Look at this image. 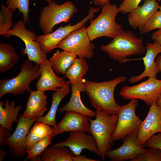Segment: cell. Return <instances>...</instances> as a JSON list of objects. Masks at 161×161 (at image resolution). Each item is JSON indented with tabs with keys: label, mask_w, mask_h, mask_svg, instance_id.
<instances>
[{
	"label": "cell",
	"mask_w": 161,
	"mask_h": 161,
	"mask_svg": "<svg viewBox=\"0 0 161 161\" xmlns=\"http://www.w3.org/2000/svg\"><path fill=\"white\" fill-rule=\"evenodd\" d=\"M126 78L119 76L110 80L100 82L83 79L84 92L89 97L91 106L96 110L110 115L117 114L121 107L115 101L114 92L116 86L124 82Z\"/></svg>",
	"instance_id": "6da1fadb"
},
{
	"label": "cell",
	"mask_w": 161,
	"mask_h": 161,
	"mask_svg": "<svg viewBox=\"0 0 161 161\" xmlns=\"http://www.w3.org/2000/svg\"><path fill=\"white\" fill-rule=\"evenodd\" d=\"M101 49L120 64L126 62L130 56L143 54L146 52L143 39L129 30H123L109 44L102 46Z\"/></svg>",
	"instance_id": "7a4b0ae2"
},
{
	"label": "cell",
	"mask_w": 161,
	"mask_h": 161,
	"mask_svg": "<svg viewBox=\"0 0 161 161\" xmlns=\"http://www.w3.org/2000/svg\"><path fill=\"white\" fill-rule=\"evenodd\" d=\"M95 112V119L88 117L89 123L88 132L95 140L99 156L104 160L106 154L114 145L112 135L117 123L118 114L110 115L103 111L96 110Z\"/></svg>",
	"instance_id": "3957f363"
},
{
	"label": "cell",
	"mask_w": 161,
	"mask_h": 161,
	"mask_svg": "<svg viewBox=\"0 0 161 161\" xmlns=\"http://www.w3.org/2000/svg\"><path fill=\"white\" fill-rule=\"evenodd\" d=\"M118 12V6L109 2L102 7L100 15L95 19H91L90 25L86 28L91 41L102 37L113 38L123 30L115 21Z\"/></svg>",
	"instance_id": "277c9868"
},
{
	"label": "cell",
	"mask_w": 161,
	"mask_h": 161,
	"mask_svg": "<svg viewBox=\"0 0 161 161\" xmlns=\"http://www.w3.org/2000/svg\"><path fill=\"white\" fill-rule=\"evenodd\" d=\"M41 75L39 65H33L32 61L28 59L26 60L16 76L10 79L0 80V98L7 93L17 95L26 91L30 93L32 91L30 88L31 82L39 79Z\"/></svg>",
	"instance_id": "5b68a950"
},
{
	"label": "cell",
	"mask_w": 161,
	"mask_h": 161,
	"mask_svg": "<svg viewBox=\"0 0 161 161\" xmlns=\"http://www.w3.org/2000/svg\"><path fill=\"white\" fill-rule=\"evenodd\" d=\"M48 2L42 9L39 21V26L44 34L52 32L54 27L58 24L68 23L78 10L70 1L61 4L53 0Z\"/></svg>",
	"instance_id": "8992f818"
},
{
	"label": "cell",
	"mask_w": 161,
	"mask_h": 161,
	"mask_svg": "<svg viewBox=\"0 0 161 161\" xmlns=\"http://www.w3.org/2000/svg\"><path fill=\"white\" fill-rule=\"evenodd\" d=\"M25 24L23 20L18 21L4 37L9 38L15 36L20 38L24 43V53L27 55L28 59L35 64L40 65L47 59V54L41 50L34 32L26 28Z\"/></svg>",
	"instance_id": "52a82bcc"
},
{
	"label": "cell",
	"mask_w": 161,
	"mask_h": 161,
	"mask_svg": "<svg viewBox=\"0 0 161 161\" xmlns=\"http://www.w3.org/2000/svg\"><path fill=\"white\" fill-rule=\"evenodd\" d=\"M138 105L137 99H133L121 106L117 113V123L112 135L113 142L123 139L129 134L139 130L142 121L136 114Z\"/></svg>",
	"instance_id": "ba28073f"
},
{
	"label": "cell",
	"mask_w": 161,
	"mask_h": 161,
	"mask_svg": "<svg viewBox=\"0 0 161 161\" xmlns=\"http://www.w3.org/2000/svg\"><path fill=\"white\" fill-rule=\"evenodd\" d=\"M86 28L83 26L71 32L58 45L57 48L75 54L79 58L90 59L94 55V44L91 42Z\"/></svg>",
	"instance_id": "9c48e42d"
},
{
	"label": "cell",
	"mask_w": 161,
	"mask_h": 161,
	"mask_svg": "<svg viewBox=\"0 0 161 161\" xmlns=\"http://www.w3.org/2000/svg\"><path fill=\"white\" fill-rule=\"evenodd\" d=\"M119 93L125 99H140L150 106L161 94V80L148 78L147 80L135 85L123 86Z\"/></svg>",
	"instance_id": "30bf717a"
},
{
	"label": "cell",
	"mask_w": 161,
	"mask_h": 161,
	"mask_svg": "<svg viewBox=\"0 0 161 161\" xmlns=\"http://www.w3.org/2000/svg\"><path fill=\"white\" fill-rule=\"evenodd\" d=\"M100 8L90 7L86 16L74 25L69 24L64 27L61 25L54 32L37 36V39L41 50L47 54L57 48L58 44L70 33L84 26L89 20L94 18L95 13L98 11Z\"/></svg>",
	"instance_id": "8fae6325"
},
{
	"label": "cell",
	"mask_w": 161,
	"mask_h": 161,
	"mask_svg": "<svg viewBox=\"0 0 161 161\" xmlns=\"http://www.w3.org/2000/svg\"><path fill=\"white\" fill-rule=\"evenodd\" d=\"M36 120H30L20 116L14 131L10 136L5 139L6 143L13 157L18 159L27 153V137Z\"/></svg>",
	"instance_id": "7c38bea8"
},
{
	"label": "cell",
	"mask_w": 161,
	"mask_h": 161,
	"mask_svg": "<svg viewBox=\"0 0 161 161\" xmlns=\"http://www.w3.org/2000/svg\"><path fill=\"white\" fill-rule=\"evenodd\" d=\"M138 131L131 132L123 139L122 144L119 147L107 153L106 157L112 161H123L132 160L145 152L147 149L144 148L138 142Z\"/></svg>",
	"instance_id": "4fadbf2b"
},
{
	"label": "cell",
	"mask_w": 161,
	"mask_h": 161,
	"mask_svg": "<svg viewBox=\"0 0 161 161\" xmlns=\"http://www.w3.org/2000/svg\"><path fill=\"white\" fill-rule=\"evenodd\" d=\"M157 133L161 134V108L156 101L150 106L146 117L141 124L137 141L145 147L148 139Z\"/></svg>",
	"instance_id": "5bb4252c"
},
{
	"label": "cell",
	"mask_w": 161,
	"mask_h": 161,
	"mask_svg": "<svg viewBox=\"0 0 161 161\" xmlns=\"http://www.w3.org/2000/svg\"><path fill=\"white\" fill-rule=\"evenodd\" d=\"M85 133L80 131H70L66 140L54 144L52 147L67 146L75 156L80 155L84 149H87L99 156L97 145L94 138L92 135H87Z\"/></svg>",
	"instance_id": "9a60e30c"
},
{
	"label": "cell",
	"mask_w": 161,
	"mask_h": 161,
	"mask_svg": "<svg viewBox=\"0 0 161 161\" xmlns=\"http://www.w3.org/2000/svg\"><path fill=\"white\" fill-rule=\"evenodd\" d=\"M88 117L81 113L67 111L61 121L52 128L53 137L65 132H88Z\"/></svg>",
	"instance_id": "2e32d148"
},
{
	"label": "cell",
	"mask_w": 161,
	"mask_h": 161,
	"mask_svg": "<svg viewBox=\"0 0 161 161\" xmlns=\"http://www.w3.org/2000/svg\"><path fill=\"white\" fill-rule=\"evenodd\" d=\"M159 3L157 0H145L142 5L128 13L127 20L129 25L135 30L138 28L142 33L146 23L159 9Z\"/></svg>",
	"instance_id": "e0dca14e"
},
{
	"label": "cell",
	"mask_w": 161,
	"mask_h": 161,
	"mask_svg": "<svg viewBox=\"0 0 161 161\" xmlns=\"http://www.w3.org/2000/svg\"><path fill=\"white\" fill-rule=\"evenodd\" d=\"M146 52L145 56L142 58L145 69L140 75H133L129 79V81L131 83L138 82L145 77L157 78L159 72L157 66L155 59L157 55L161 53L160 45L157 42L148 43L145 47Z\"/></svg>",
	"instance_id": "ac0fdd59"
},
{
	"label": "cell",
	"mask_w": 161,
	"mask_h": 161,
	"mask_svg": "<svg viewBox=\"0 0 161 161\" xmlns=\"http://www.w3.org/2000/svg\"><path fill=\"white\" fill-rule=\"evenodd\" d=\"M41 75L36 84L37 90L45 92L55 91L57 89L66 84L67 81L55 73L49 60L47 59L39 65Z\"/></svg>",
	"instance_id": "d6986e66"
},
{
	"label": "cell",
	"mask_w": 161,
	"mask_h": 161,
	"mask_svg": "<svg viewBox=\"0 0 161 161\" xmlns=\"http://www.w3.org/2000/svg\"><path fill=\"white\" fill-rule=\"evenodd\" d=\"M83 79L74 84H71L72 93L70 99L65 105L58 109V112L72 111L81 113L89 117H95V112L86 107L81 101L80 92H84Z\"/></svg>",
	"instance_id": "ffe728a7"
},
{
	"label": "cell",
	"mask_w": 161,
	"mask_h": 161,
	"mask_svg": "<svg viewBox=\"0 0 161 161\" xmlns=\"http://www.w3.org/2000/svg\"><path fill=\"white\" fill-rule=\"evenodd\" d=\"M47 96L44 92L37 90L32 91L24 113L20 116L30 120L36 119L47 110Z\"/></svg>",
	"instance_id": "44dd1931"
},
{
	"label": "cell",
	"mask_w": 161,
	"mask_h": 161,
	"mask_svg": "<svg viewBox=\"0 0 161 161\" xmlns=\"http://www.w3.org/2000/svg\"><path fill=\"white\" fill-rule=\"evenodd\" d=\"M70 83L68 82L57 89L52 95V103L50 109L45 116H40L35 122L42 123L53 126L57 125L55 117L58 106L63 99L71 91Z\"/></svg>",
	"instance_id": "7402d4cb"
},
{
	"label": "cell",
	"mask_w": 161,
	"mask_h": 161,
	"mask_svg": "<svg viewBox=\"0 0 161 161\" xmlns=\"http://www.w3.org/2000/svg\"><path fill=\"white\" fill-rule=\"evenodd\" d=\"M15 103L11 101L10 103L7 100L5 103L0 102V125L3 128L12 131V124L13 122H18L19 112L21 108V105L15 106Z\"/></svg>",
	"instance_id": "603a6c76"
},
{
	"label": "cell",
	"mask_w": 161,
	"mask_h": 161,
	"mask_svg": "<svg viewBox=\"0 0 161 161\" xmlns=\"http://www.w3.org/2000/svg\"><path fill=\"white\" fill-rule=\"evenodd\" d=\"M76 58V55L73 53L58 50L49 60L54 71L64 75Z\"/></svg>",
	"instance_id": "cb8c5ba5"
},
{
	"label": "cell",
	"mask_w": 161,
	"mask_h": 161,
	"mask_svg": "<svg viewBox=\"0 0 161 161\" xmlns=\"http://www.w3.org/2000/svg\"><path fill=\"white\" fill-rule=\"evenodd\" d=\"M42 161H74L75 155L66 146L47 147L41 154Z\"/></svg>",
	"instance_id": "d4e9b609"
},
{
	"label": "cell",
	"mask_w": 161,
	"mask_h": 161,
	"mask_svg": "<svg viewBox=\"0 0 161 161\" xmlns=\"http://www.w3.org/2000/svg\"><path fill=\"white\" fill-rule=\"evenodd\" d=\"M19 58L13 47L8 44L0 43V72H6L18 61Z\"/></svg>",
	"instance_id": "484cf974"
},
{
	"label": "cell",
	"mask_w": 161,
	"mask_h": 161,
	"mask_svg": "<svg viewBox=\"0 0 161 161\" xmlns=\"http://www.w3.org/2000/svg\"><path fill=\"white\" fill-rule=\"evenodd\" d=\"M50 135L53 137L52 128L44 123L36 122L30 130L26 139L27 151L44 137Z\"/></svg>",
	"instance_id": "4316f807"
},
{
	"label": "cell",
	"mask_w": 161,
	"mask_h": 161,
	"mask_svg": "<svg viewBox=\"0 0 161 161\" xmlns=\"http://www.w3.org/2000/svg\"><path fill=\"white\" fill-rule=\"evenodd\" d=\"M89 70L86 60L84 58H76L67 69L64 77L69 80L68 83L74 84L82 79Z\"/></svg>",
	"instance_id": "83f0119b"
},
{
	"label": "cell",
	"mask_w": 161,
	"mask_h": 161,
	"mask_svg": "<svg viewBox=\"0 0 161 161\" xmlns=\"http://www.w3.org/2000/svg\"><path fill=\"white\" fill-rule=\"evenodd\" d=\"M53 137L50 135L46 136L36 143L32 148L27 151L28 155L27 159L31 160L41 161L39 158L44 150L51 143Z\"/></svg>",
	"instance_id": "f1b7e54d"
},
{
	"label": "cell",
	"mask_w": 161,
	"mask_h": 161,
	"mask_svg": "<svg viewBox=\"0 0 161 161\" xmlns=\"http://www.w3.org/2000/svg\"><path fill=\"white\" fill-rule=\"evenodd\" d=\"M0 12V35L4 36L13 26L12 18L13 12L4 4L1 5Z\"/></svg>",
	"instance_id": "f546056e"
},
{
	"label": "cell",
	"mask_w": 161,
	"mask_h": 161,
	"mask_svg": "<svg viewBox=\"0 0 161 161\" xmlns=\"http://www.w3.org/2000/svg\"><path fill=\"white\" fill-rule=\"evenodd\" d=\"M30 0H7L6 4L13 12L16 9H18L20 13L23 16V20L26 23L29 21L28 13Z\"/></svg>",
	"instance_id": "4dcf8cb0"
},
{
	"label": "cell",
	"mask_w": 161,
	"mask_h": 161,
	"mask_svg": "<svg viewBox=\"0 0 161 161\" xmlns=\"http://www.w3.org/2000/svg\"><path fill=\"white\" fill-rule=\"evenodd\" d=\"M131 161H161V150L153 147H148L145 152Z\"/></svg>",
	"instance_id": "1f68e13d"
},
{
	"label": "cell",
	"mask_w": 161,
	"mask_h": 161,
	"mask_svg": "<svg viewBox=\"0 0 161 161\" xmlns=\"http://www.w3.org/2000/svg\"><path fill=\"white\" fill-rule=\"evenodd\" d=\"M156 29H161V11H156L146 23L141 33L144 34Z\"/></svg>",
	"instance_id": "d6a6232c"
},
{
	"label": "cell",
	"mask_w": 161,
	"mask_h": 161,
	"mask_svg": "<svg viewBox=\"0 0 161 161\" xmlns=\"http://www.w3.org/2000/svg\"><path fill=\"white\" fill-rule=\"evenodd\" d=\"M143 0H123L118 7L119 12L123 14L129 13L134 10L139 6L140 2ZM160 0H158L159 2Z\"/></svg>",
	"instance_id": "836d02e7"
},
{
	"label": "cell",
	"mask_w": 161,
	"mask_h": 161,
	"mask_svg": "<svg viewBox=\"0 0 161 161\" xmlns=\"http://www.w3.org/2000/svg\"><path fill=\"white\" fill-rule=\"evenodd\" d=\"M145 147H153L161 150V134H154L147 140Z\"/></svg>",
	"instance_id": "e575fe53"
},
{
	"label": "cell",
	"mask_w": 161,
	"mask_h": 161,
	"mask_svg": "<svg viewBox=\"0 0 161 161\" xmlns=\"http://www.w3.org/2000/svg\"><path fill=\"white\" fill-rule=\"evenodd\" d=\"M11 131L0 126V145L3 146L5 145V139L11 135Z\"/></svg>",
	"instance_id": "d590c367"
},
{
	"label": "cell",
	"mask_w": 161,
	"mask_h": 161,
	"mask_svg": "<svg viewBox=\"0 0 161 161\" xmlns=\"http://www.w3.org/2000/svg\"><path fill=\"white\" fill-rule=\"evenodd\" d=\"M151 38L154 41L159 42L161 41V29L153 33Z\"/></svg>",
	"instance_id": "8d00e7d4"
},
{
	"label": "cell",
	"mask_w": 161,
	"mask_h": 161,
	"mask_svg": "<svg viewBox=\"0 0 161 161\" xmlns=\"http://www.w3.org/2000/svg\"><path fill=\"white\" fill-rule=\"evenodd\" d=\"M97 160L93 159H91L85 156L82 155L75 156L74 161H97Z\"/></svg>",
	"instance_id": "74e56055"
},
{
	"label": "cell",
	"mask_w": 161,
	"mask_h": 161,
	"mask_svg": "<svg viewBox=\"0 0 161 161\" xmlns=\"http://www.w3.org/2000/svg\"><path fill=\"white\" fill-rule=\"evenodd\" d=\"M96 6L102 7L105 4L109 2L110 0H91Z\"/></svg>",
	"instance_id": "f35d334b"
},
{
	"label": "cell",
	"mask_w": 161,
	"mask_h": 161,
	"mask_svg": "<svg viewBox=\"0 0 161 161\" xmlns=\"http://www.w3.org/2000/svg\"><path fill=\"white\" fill-rule=\"evenodd\" d=\"M155 62L159 72H161V55L157 57Z\"/></svg>",
	"instance_id": "ab89813d"
},
{
	"label": "cell",
	"mask_w": 161,
	"mask_h": 161,
	"mask_svg": "<svg viewBox=\"0 0 161 161\" xmlns=\"http://www.w3.org/2000/svg\"><path fill=\"white\" fill-rule=\"evenodd\" d=\"M7 155L6 153L3 149L0 150V161H2Z\"/></svg>",
	"instance_id": "60d3db41"
},
{
	"label": "cell",
	"mask_w": 161,
	"mask_h": 161,
	"mask_svg": "<svg viewBox=\"0 0 161 161\" xmlns=\"http://www.w3.org/2000/svg\"><path fill=\"white\" fill-rule=\"evenodd\" d=\"M156 102L159 106L161 108V94L157 99Z\"/></svg>",
	"instance_id": "b9f144b4"
},
{
	"label": "cell",
	"mask_w": 161,
	"mask_h": 161,
	"mask_svg": "<svg viewBox=\"0 0 161 161\" xmlns=\"http://www.w3.org/2000/svg\"><path fill=\"white\" fill-rule=\"evenodd\" d=\"M157 42H158V43L159 44L161 50V41H160Z\"/></svg>",
	"instance_id": "7bdbcfd3"
},
{
	"label": "cell",
	"mask_w": 161,
	"mask_h": 161,
	"mask_svg": "<svg viewBox=\"0 0 161 161\" xmlns=\"http://www.w3.org/2000/svg\"><path fill=\"white\" fill-rule=\"evenodd\" d=\"M45 0V1H48V2L49 1H52L53 0Z\"/></svg>",
	"instance_id": "ee69618b"
},
{
	"label": "cell",
	"mask_w": 161,
	"mask_h": 161,
	"mask_svg": "<svg viewBox=\"0 0 161 161\" xmlns=\"http://www.w3.org/2000/svg\"><path fill=\"white\" fill-rule=\"evenodd\" d=\"M159 10H160L161 11V5L160 6Z\"/></svg>",
	"instance_id": "f6af8a7d"
},
{
	"label": "cell",
	"mask_w": 161,
	"mask_h": 161,
	"mask_svg": "<svg viewBox=\"0 0 161 161\" xmlns=\"http://www.w3.org/2000/svg\"><path fill=\"white\" fill-rule=\"evenodd\" d=\"M160 1H161V0H160Z\"/></svg>",
	"instance_id": "bcb514c9"
}]
</instances>
